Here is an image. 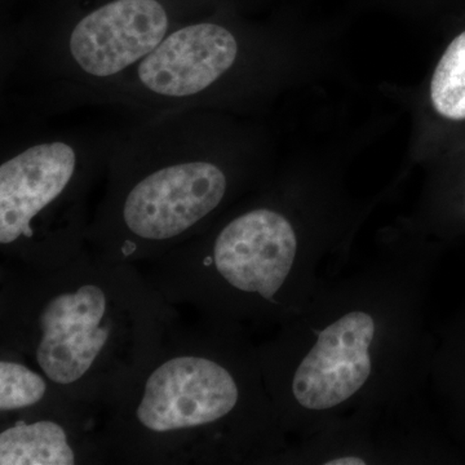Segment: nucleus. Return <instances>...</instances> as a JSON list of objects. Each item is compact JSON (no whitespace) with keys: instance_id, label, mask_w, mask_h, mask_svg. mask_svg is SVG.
Returning a JSON list of instances; mask_svg holds the SVG:
<instances>
[{"instance_id":"f257e3e1","label":"nucleus","mask_w":465,"mask_h":465,"mask_svg":"<svg viewBox=\"0 0 465 465\" xmlns=\"http://www.w3.org/2000/svg\"><path fill=\"white\" fill-rule=\"evenodd\" d=\"M434 253L410 226L384 238L356 272L324 278L259 348L284 432L305 436L353 410L423 397L434 353L424 316Z\"/></svg>"},{"instance_id":"f03ea898","label":"nucleus","mask_w":465,"mask_h":465,"mask_svg":"<svg viewBox=\"0 0 465 465\" xmlns=\"http://www.w3.org/2000/svg\"><path fill=\"white\" fill-rule=\"evenodd\" d=\"M307 182L277 183L197 235L204 299L219 322L282 326L327 278L324 259L347 264L360 211L331 183Z\"/></svg>"},{"instance_id":"7ed1b4c3","label":"nucleus","mask_w":465,"mask_h":465,"mask_svg":"<svg viewBox=\"0 0 465 465\" xmlns=\"http://www.w3.org/2000/svg\"><path fill=\"white\" fill-rule=\"evenodd\" d=\"M231 148L216 109L139 116L116 134L92 234L124 255L197 237L249 182Z\"/></svg>"},{"instance_id":"20e7f679","label":"nucleus","mask_w":465,"mask_h":465,"mask_svg":"<svg viewBox=\"0 0 465 465\" xmlns=\"http://www.w3.org/2000/svg\"><path fill=\"white\" fill-rule=\"evenodd\" d=\"M220 323L203 354L168 357L143 379L134 427L150 440L203 430L228 460L274 463L290 442L266 388L259 348L240 323Z\"/></svg>"},{"instance_id":"39448f33","label":"nucleus","mask_w":465,"mask_h":465,"mask_svg":"<svg viewBox=\"0 0 465 465\" xmlns=\"http://www.w3.org/2000/svg\"><path fill=\"white\" fill-rule=\"evenodd\" d=\"M118 130L42 131L3 146L0 244L27 251L57 246L84 232L92 183L106 171Z\"/></svg>"},{"instance_id":"423d86ee","label":"nucleus","mask_w":465,"mask_h":465,"mask_svg":"<svg viewBox=\"0 0 465 465\" xmlns=\"http://www.w3.org/2000/svg\"><path fill=\"white\" fill-rule=\"evenodd\" d=\"M439 460L440 446L421 397L336 416L290 442L275 463L423 465Z\"/></svg>"},{"instance_id":"0eeeda50","label":"nucleus","mask_w":465,"mask_h":465,"mask_svg":"<svg viewBox=\"0 0 465 465\" xmlns=\"http://www.w3.org/2000/svg\"><path fill=\"white\" fill-rule=\"evenodd\" d=\"M114 305L96 281L70 284L42 302L34 323L33 354L52 384L74 388L99 369L118 330Z\"/></svg>"},{"instance_id":"6e6552de","label":"nucleus","mask_w":465,"mask_h":465,"mask_svg":"<svg viewBox=\"0 0 465 465\" xmlns=\"http://www.w3.org/2000/svg\"><path fill=\"white\" fill-rule=\"evenodd\" d=\"M78 463L69 430L54 419L20 420L0 433L2 465H73Z\"/></svg>"},{"instance_id":"1a4fd4ad","label":"nucleus","mask_w":465,"mask_h":465,"mask_svg":"<svg viewBox=\"0 0 465 465\" xmlns=\"http://www.w3.org/2000/svg\"><path fill=\"white\" fill-rule=\"evenodd\" d=\"M430 109L450 131L465 137V27L443 48L430 76Z\"/></svg>"},{"instance_id":"9d476101","label":"nucleus","mask_w":465,"mask_h":465,"mask_svg":"<svg viewBox=\"0 0 465 465\" xmlns=\"http://www.w3.org/2000/svg\"><path fill=\"white\" fill-rule=\"evenodd\" d=\"M48 379L18 362L3 358L0 362V410L5 412L33 409L45 400Z\"/></svg>"},{"instance_id":"9b49d317","label":"nucleus","mask_w":465,"mask_h":465,"mask_svg":"<svg viewBox=\"0 0 465 465\" xmlns=\"http://www.w3.org/2000/svg\"><path fill=\"white\" fill-rule=\"evenodd\" d=\"M465 148V146H464ZM454 185L450 188L437 189L430 202V219L420 224L411 226L412 231L421 232L424 229L437 231L446 219L454 222L455 217L465 225V152L459 157L457 170L452 174Z\"/></svg>"}]
</instances>
